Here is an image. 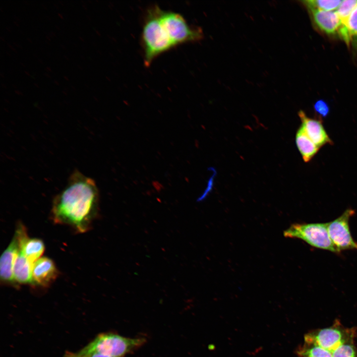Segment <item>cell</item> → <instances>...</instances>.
Returning a JSON list of instances; mask_svg holds the SVG:
<instances>
[{
  "mask_svg": "<svg viewBox=\"0 0 357 357\" xmlns=\"http://www.w3.org/2000/svg\"><path fill=\"white\" fill-rule=\"evenodd\" d=\"M146 340L143 337L129 338L110 332L99 334L78 352L98 353L112 357H123L140 348Z\"/></svg>",
  "mask_w": 357,
  "mask_h": 357,
  "instance_id": "3",
  "label": "cell"
},
{
  "mask_svg": "<svg viewBox=\"0 0 357 357\" xmlns=\"http://www.w3.org/2000/svg\"><path fill=\"white\" fill-rule=\"evenodd\" d=\"M353 329H345L338 325L316 330L304 337L305 343H313L332 352L341 345L352 342Z\"/></svg>",
  "mask_w": 357,
  "mask_h": 357,
  "instance_id": "6",
  "label": "cell"
},
{
  "mask_svg": "<svg viewBox=\"0 0 357 357\" xmlns=\"http://www.w3.org/2000/svg\"><path fill=\"white\" fill-rule=\"evenodd\" d=\"M58 275L57 267L51 259L47 257L40 258L33 266V285L48 287L55 281Z\"/></svg>",
  "mask_w": 357,
  "mask_h": 357,
  "instance_id": "9",
  "label": "cell"
},
{
  "mask_svg": "<svg viewBox=\"0 0 357 357\" xmlns=\"http://www.w3.org/2000/svg\"><path fill=\"white\" fill-rule=\"evenodd\" d=\"M332 357H357L352 342L344 344L332 352Z\"/></svg>",
  "mask_w": 357,
  "mask_h": 357,
  "instance_id": "18",
  "label": "cell"
},
{
  "mask_svg": "<svg viewBox=\"0 0 357 357\" xmlns=\"http://www.w3.org/2000/svg\"><path fill=\"white\" fill-rule=\"evenodd\" d=\"M141 37L146 66L159 55L175 47L160 21L158 5H154L147 10Z\"/></svg>",
  "mask_w": 357,
  "mask_h": 357,
  "instance_id": "2",
  "label": "cell"
},
{
  "mask_svg": "<svg viewBox=\"0 0 357 357\" xmlns=\"http://www.w3.org/2000/svg\"><path fill=\"white\" fill-rule=\"evenodd\" d=\"M64 357H112L107 355L98 354V353H91L82 354L76 352H71L67 351L64 354Z\"/></svg>",
  "mask_w": 357,
  "mask_h": 357,
  "instance_id": "20",
  "label": "cell"
},
{
  "mask_svg": "<svg viewBox=\"0 0 357 357\" xmlns=\"http://www.w3.org/2000/svg\"><path fill=\"white\" fill-rule=\"evenodd\" d=\"M355 213L349 208L334 220L327 223L330 239L338 250L357 249V242L353 238L350 230L349 220Z\"/></svg>",
  "mask_w": 357,
  "mask_h": 357,
  "instance_id": "7",
  "label": "cell"
},
{
  "mask_svg": "<svg viewBox=\"0 0 357 357\" xmlns=\"http://www.w3.org/2000/svg\"><path fill=\"white\" fill-rule=\"evenodd\" d=\"M342 0H307L302 2L308 9H315L323 11H333L337 9Z\"/></svg>",
  "mask_w": 357,
  "mask_h": 357,
  "instance_id": "16",
  "label": "cell"
},
{
  "mask_svg": "<svg viewBox=\"0 0 357 357\" xmlns=\"http://www.w3.org/2000/svg\"><path fill=\"white\" fill-rule=\"evenodd\" d=\"M314 110L320 117L325 118L329 114V106L325 101L319 100L314 104Z\"/></svg>",
  "mask_w": 357,
  "mask_h": 357,
  "instance_id": "19",
  "label": "cell"
},
{
  "mask_svg": "<svg viewBox=\"0 0 357 357\" xmlns=\"http://www.w3.org/2000/svg\"><path fill=\"white\" fill-rule=\"evenodd\" d=\"M34 264L25 257L20 250L15 259L13 276L16 285H33L32 269Z\"/></svg>",
  "mask_w": 357,
  "mask_h": 357,
  "instance_id": "12",
  "label": "cell"
},
{
  "mask_svg": "<svg viewBox=\"0 0 357 357\" xmlns=\"http://www.w3.org/2000/svg\"><path fill=\"white\" fill-rule=\"evenodd\" d=\"M357 5V0H342L336 11L341 20L342 25L346 23Z\"/></svg>",
  "mask_w": 357,
  "mask_h": 357,
  "instance_id": "17",
  "label": "cell"
},
{
  "mask_svg": "<svg viewBox=\"0 0 357 357\" xmlns=\"http://www.w3.org/2000/svg\"><path fill=\"white\" fill-rule=\"evenodd\" d=\"M296 143L304 162H309L317 153L319 148L300 126L296 134Z\"/></svg>",
  "mask_w": 357,
  "mask_h": 357,
  "instance_id": "13",
  "label": "cell"
},
{
  "mask_svg": "<svg viewBox=\"0 0 357 357\" xmlns=\"http://www.w3.org/2000/svg\"><path fill=\"white\" fill-rule=\"evenodd\" d=\"M338 34L347 44L352 40H357V5L346 23L341 26Z\"/></svg>",
  "mask_w": 357,
  "mask_h": 357,
  "instance_id": "14",
  "label": "cell"
},
{
  "mask_svg": "<svg viewBox=\"0 0 357 357\" xmlns=\"http://www.w3.org/2000/svg\"><path fill=\"white\" fill-rule=\"evenodd\" d=\"M284 235L300 239L317 248L338 253L329 237L327 223L293 224L284 231Z\"/></svg>",
  "mask_w": 357,
  "mask_h": 357,
  "instance_id": "5",
  "label": "cell"
},
{
  "mask_svg": "<svg viewBox=\"0 0 357 357\" xmlns=\"http://www.w3.org/2000/svg\"><path fill=\"white\" fill-rule=\"evenodd\" d=\"M297 353L301 357H332V352L313 343H305Z\"/></svg>",
  "mask_w": 357,
  "mask_h": 357,
  "instance_id": "15",
  "label": "cell"
},
{
  "mask_svg": "<svg viewBox=\"0 0 357 357\" xmlns=\"http://www.w3.org/2000/svg\"><path fill=\"white\" fill-rule=\"evenodd\" d=\"M298 115L301 121V126L319 148L325 145L333 144L320 119L309 118L301 110L298 112Z\"/></svg>",
  "mask_w": 357,
  "mask_h": 357,
  "instance_id": "10",
  "label": "cell"
},
{
  "mask_svg": "<svg viewBox=\"0 0 357 357\" xmlns=\"http://www.w3.org/2000/svg\"><path fill=\"white\" fill-rule=\"evenodd\" d=\"M20 248L19 239L14 233L11 241L0 257V279L4 284L16 285L14 279L13 268Z\"/></svg>",
  "mask_w": 357,
  "mask_h": 357,
  "instance_id": "8",
  "label": "cell"
},
{
  "mask_svg": "<svg viewBox=\"0 0 357 357\" xmlns=\"http://www.w3.org/2000/svg\"><path fill=\"white\" fill-rule=\"evenodd\" d=\"M99 193L94 180L79 171L70 175L65 187L54 198L52 217L83 233L90 229L99 211Z\"/></svg>",
  "mask_w": 357,
  "mask_h": 357,
  "instance_id": "1",
  "label": "cell"
},
{
  "mask_svg": "<svg viewBox=\"0 0 357 357\" xmlns=\"http://www.w3.org/2000/svg\"><path fill=\"white\" fill-rule=\"evenodd\" d=\"M158 12L160 21L175 47L203 39L202 29L190 26L180 14L162 10L159 6Z\"/></svg>",
  "mask_w": 357,
  "mask_h": 357,
  "instance_id": "4",
  "label": "cell"
},
{
  "mask_svg": "<svg viewBox=\"0 0 357 357\" xmlns=\"http://www.w3.org/2000/svg\"><path fill=\"white\" fill-rule=\"evenodd\" d=\"M315 24L323 32L329 35L338 33L342 22L336 11L308 9Z\"/></svg>",
  "mask_w": 357,
  "mask_h": 357,
  "instance_id": "11",
  "label": "cell"
}]
</instances>
